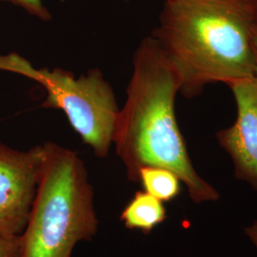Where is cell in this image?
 Instances as JSON below:
<instances>
[{
  "instance_id": "8fae6325",
  "label": "cell",
  "mask_w": 257,
  "mask_h": 257,
  "mask_svg": "<svg viewBox=\"0 0 257 257\" xmlns=\"http://www.w3.org/2000/svg\"><path fill=\"white\" fill-rule=\"evenodd\" d=\"M21 235L0 234V257H21Z\"/></svg>"
},
{
  "instance_id": "3957f363",
  "label": "cell",
  "mask_w": 257,
  "mask_h": 257,
  "mask_svg": "<svg viewBox=\"0 0 257 257\" xmlns=\"http://www.w3.org/2000/svg\"><path fill=\"white\" fill-rule=\"evenodd\" d=\"M37 193L21 234V257H72L98 230L93 189L74 151L46 142Z\"/></svg>"
},
{
  "instance_id": "9c48e42d",
  "label": "cell",
  "mask_w": 257,
  "mask_h": 257,
  "mask_svg": "<svg viewBox=\"0 0 257 257\" xmlns=\"http://www.w3.org/2000/svg\"><path fill=\"white\" fill-rule=\"evenodd\" d=\"M0 71L20 74L34 81H36L38 74V69L35 68L27 59L17 54L0 55Z\"/></svg>"
},
{
  "instance_id": "9a60e30c",
  "label": "cell",
  "mask_w": 257,
  "mask_h": 257,
  "mask_svg": "<svg viewBox=\"0 0 257 257\" xmlns=\"http://www.w3.org/2000/svg\"><path fill=\"white\" fill-rule=\"evenodd\" d=\"M164 1H167V0H164Z\"/></svg>"
},
{
  "instance_id": "5bb4252c",
  "label": "cell",
  "mask_w": 257,
  "mask_h": 257,
  "mask_svg": "<svg viewBox=\"0 0 257 257\" xmlns=\"http://www.w3.org/2000/svg\"><path fill=\"white\" fill-rule=\"evenodd\" d=\"M255 3H256V8H257V0H255Z\"/></svg>"
},
{
  "instance_id": "52a82bcc",
  "label": "cell",
  "mask_w": 257,
  "mask_h": 257,
  "mask_svg": "<svg viewBox=\"0 0 257 257\" xmlns=\"http://www.w3.org/2000/svg\"><path fill=\"white\" fill-rule=\"evenodd\" d=\"M167 218L164 202L145 191H138L120 215L125 227L150 233Z\"/></svg>"
},
{
  "instance_id": "7c38bea8",
  "label": "cell",
  "mask_w": 257,
  "mask_h": 257,
  "mask_svg": "<svg viewBox=\"0 0 257 257\" xmlns=\"http://www.w3.org/2000/svg\"><path fill=\"white\" fill-rule=\"evenodd\" d=\"M244 231L250 242L257 248V219L253 221L249 226L245 227Z\"/></svg>"
},
{
  "instance_id": "8992f818",
  "label": "cell",
  "mask_w": 257,
  "mask_h": 257,
  "mask_svg": "<svg viewBox=\"0 0 257 257\" xmlns=\"http://www.w3.org/2000/svg\"><path fill=\"white\" fill-rule=\"evenodd\" d=\"M230 88L236 103V119L215 137L230 156L235 177L257 191V77L234 83Z\"/></svg>"
},
{
  "instance_id": "6da1fadb",
  "label": "cell",
  "mask_w": 257,
  "mask_h": 257,
  "mask_svg": "<svg viewBox=\"0 0 257 257\" xmlns=\"http://www.w3.org/2000/svg\"><path fill=\"white\" fill-rule=\"evenodd\" d=\"M179 92L177 74L156 38H143L133 56L126 100L116 120V155L130 181L138 183L143 167H162L177 175L193 202L217 201L220 194L194 169L178 126Z\"/></svg>"
},
{
  "instance_id": "30bf717a",
  "label": "cell",
  "mask_w": 257,
  "mask_h": 257,
  "mask_svg": "<svg viewBox=\"0 0 257 257\" xmlns=\"http://www.w3.org/2000/svg\"><path fill=\"white\" fill-rule=\"evenodd\" d=\"M15 4L20 8L25 10L27 13L41 20H51L52 17L44 5L43 0H1Z\"/></svg>"
},
{
  "instance_id": "ba28073f",
  "label": "cell",
  "mask_w": 257,
  "mask_h": 257,
  "mask_svg": "<svg viewBox=\"0 0 257 257\" xmlns=\"http://www.w3.org/2000/svg\"><path fill=\"white\" fill-rule=\"evenodd\" d=\"M138 182L144 191L162 202H169L181 193V180L174 172L156 166L143 167L138 172Z\"/></svg>"
},
{
  "instance_id": "277c9868",
  "label": "cell",
  "mask_w": 257,
  "mask_h": 257,
  "mask_svg": "<svg viewBox=\"0 0 257 257\" xmlns=\"http://www.w3.org/2000/svg\"><path fill=\"white\" fill-rule=\"evenodd\" d=\"M37 82L46 91L42 107L64 112L74 132L99 158L109 155L119 108L110 83L98 69L75 77L55 68L39 69Z\"/></svg>"
},
{
  "instance_id": "5b68a950",
  "label": "cell",
  "mask_w": 257,
  "mask_h": 257,
  "mask_svg": "<svg viewBox=\"0 0 257 257\" xmlns=\"http://www.w3.org/2000/svg\"><path fill=\"white\" fill-rule=\"evenodd\" d=\"M43 159V144L19 151L0 143L1 235H21L25 230Z\"/></svg>"
},
{
  "instance_id": "4fadbf2b",
  "label": "cell",
  "mask_w": 257,
  "mask_h": 257,
  "mask_svg": "<svg viewBox=\"0 0 257 257\" xmlns=\"http://www.w3.org/2000/svg\"><path fill=\"white\" fill-rule=\"evenodd\" d=\"M253 49H254V61H255L254 76L257 77V26L254 30V35H253Z\"/></svg>"
},
{
  "instance_id": "7a4b0ae2",
  "label": "cell",
  "mask_w": 257,
  "mask_h": 257,
  "mask_svg": "<svg viewBox=\"0 0 257 257\" xmlns=\"http://www.w3.org/2000/svg\"><path fill=\"white\" fill-rule=\"evenodd\" d=\"M255 0H167L151 35L177 74L186 98L215 83L254 77Z\"/></svg>"
}]
</instances>
